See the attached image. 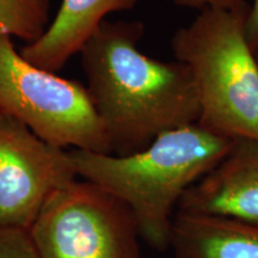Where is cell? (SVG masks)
<instances>
[{"mask_svg":"<svg viewBox=\"0 0 258 258\" xmlns=\"http://www.w3.org/2000/svg\"><path fill=\"white\" fill-rule=\"evenodd\" d=\"M0 258H41L29 230L0 227Z\"/></svg>","mask_w":258,"mask_h":258,"instance_id":"obj_11","label":"cell"},{"mask_svg":"<svg viewBox=\"0 0 258 258\" xmlns=\"http://www.w3.org/2000/svg\"><path fill=\"white\" fill-rule=\"evenodd\" d=\"M177 209L258 225V140L234 139L224 159L186 190Z\"/></svg>","mask_w":258,"mask_h":258,"instance_id":"obj_7","label":"cell"},{"mask_svg":"<svg viewBox=\"0 0 258 258\" xmlns=\"http://www.w3.org/2000/svg\"><path fill=\"white\" fill-rule=\"evenodd\" d=\"M0 114L53 146L112 154L85 86L30 63L8 36L0 37Z\"/></svg>","mask_w":258,"mask_h":258,"instance_id":"obj_4","label":"cell"},{"mask_svg":"<svg viewBox=\"0 0 258 258\" xmlns=\"http://www.w3.org/2000/svg\"><path fill=\"white\" fill-rule=\"evenodd\" d=\"M254 53V57H256V61H257V64H258V49H256L253 51Z\"/></svg>","mask_w":258,"mask_h":258,"instance_id":"obj_14","label":"cell"},{"mask_svg":"<svg viewBox=\"0 0 258 258\" xmlns=\"http://www.w3.org/2000/svg\"><path fill=\"white\" fill-rule=\"evenodd\" d=\"M169 247L175 258H258V225L177 211Z\"/></svg>","mask_w":258,"mask_h":258,"instance_id":"obj_9","label":"cell"},{"mask_svg":"<svg viewBox=\"0 0 258 258\" xmlns=\"http://www.w3.org/2000/svg\"><path fill=\"white\" fill-rule=\"evenodd\" d=\"M29 233L41 258H141L134 213L85 179L51 194Z\"/></svg>","mask_w":258,"mask_h":258,"instance_id":"obj_5","label":"cell"},{"mask_svg":"<svg viewBox=\"0 0 258 258\" xmlns=\"http://www.w3.org/2000/svg\"><path fill=\"white\" fill-rule=\"evenodd\" d=\"M246 38L251 49H258V0H252L247 12Z\"/></svg>","mask_w":258,"mask_h":258,"instance_id":"obj_13","label":"cell"},{"mask_svg":"<svg viewBox=\"0 0 258 258\" xmlns=\"http://www.w3.org/2000/svg\"><path fill=\"white\" fill-rule=\"evenodd\" d=\"M249 8L202 10L171 40L176 60L192 74L198 124L231 140H258V64L246 38Z\"/></svg>","mask_w":258,"mask_h":258,"instance_id":"obj_3","label":"cell"},{"mask_svg":"<svg viewBox=\"0 0 258 258\" xmlns=\"http://www.w3.org/2000/svg\"><path fill=\"white\" fill-rule=\"evenodd\" d=\"M173 4L183 9L202 11L206 9L234 10L249 4L247 0H171Z\"/></svg>","mask_w":258,"mask_h":258,"instance_id":"obj_12","label":"cell"},{"mask_svg":"<svg viewBox=\"0 0 258 258\" xmlns=\"http://www.w3.org/2000/svg\"><path fill=\"white\" fill-rule=\"evenodd\" d=\"M144 34L140 21L105 19L79 51L86 90L114 156L141 152L160 134L200 118L190 70L140 51Z\"/></svg>","mask_w":258,"mask_h":258,"instance_id":"obj_1","label":"cell"},{"mask_svg":"<svg viewBox=\"0 0 258 258\" xmlns=\"http://www.w3.org/2000/svg\"><path fill=\"white\" fill-rule=\"evenodd\" d=\"M232 141L195 123L160 134L146 150L131 156L72 150L69 158L77 177L127 203L140 237L152 249L165 251L180 199L224 159Z\"/></svg>","mask_w":258,"mask_h":258,"instance_id":"obj_2","label":"cell"},{"mask_svg":"<svg viewBox=\"0 0 258 258\" xmlns=\"http://www.w3.org/2000/svg\"><path fill=\"white\" fill-rule=\"evenodd\" d=\"M76 178L69 151L0 114V227L29 230L51 194Z\"/></svg>","mask_w":258,"mask_h":258,"instance_id":"obj_6","label":"cell"},{"mask_svg":"<svg viewBox=\"0 0 258 258\" xmlns=\"http://www.w3.org/2000/svg\"><path fill=\"white\" fill-rule=\"evenodd\" d=\"M139 0H62L55 18L38 40L19 49L21 55L42 70L57 73L114 12L128 11Z\"/></svg>","mask_w":258,"mask_h":258,"instance_id":"obj_8","label":"cell"},{"mask_svg":"<svg viewBox=\"0 0 258 258\" xmlns=\"http://www.w3.org/2000/svg\"><path fill=\"white\" fill-rule=\"evenodd\" d=\"M49 0H0V37L31 43L49 27Z\"/></svg>","mask_w":258,"mask_h":258,"instance_id":"obj_10","label":"cell"}]
</instances>
